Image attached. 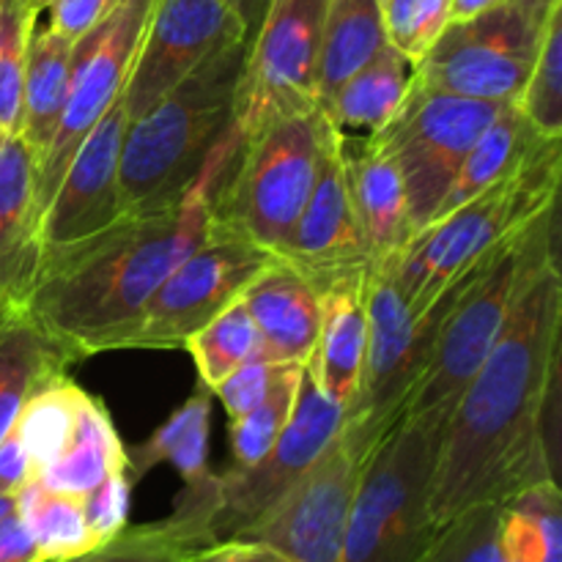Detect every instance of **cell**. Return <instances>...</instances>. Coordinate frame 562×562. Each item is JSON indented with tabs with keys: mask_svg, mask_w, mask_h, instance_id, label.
Wrapping results in <instances>:
<instances>
[{
	"mask_svg": "<svg viewBox=\"0 0 562 562\" xmlns=\"http://www.w3.org/2000/svg\"><path fill=\"white\" fill-rule=\"evenodd\" d=\"M86 398V390L77 387L64 371L44 379L33 390L31 398L25 401V406H22L20 417L14 423V431L20 434L22 445H25L27 456H31L33 475L36 477L71 442Z\"/></svg>",
	"mask_w": 562,
	"mask_h": 562,
	"instance_id": "f546056e",
	"label": "cell"
},
{
	"mask_svg": "<svg viewBox=\"0 0 562 562\" xmlns=\"http://www.w3.org/2000/svg\"><path fill=\"white\" fill-rule=\"evenodd\" d=\"M366 280L368 274L322 291V327L311 360L305 362L313 384L346 412L355 406L360 393L362 362H366Z\"/></svg>",
	"mask_w": 562,
	"mask_h": 562,
	"instance_id": "7402d4cb",
	"label": "cell"
},
{
	"mask_svg": "<svg viewBox=\"0 0 562 562\" xmlns=\"http://www.w3.org/2000/svg\"><path fill=\"white\" fill-rule=\"evenodd\" d=\"M36 22L38 11L25 0H0V126L9 135L20 130L27 44Z\"/></svg>",
	"mask_w": 562,
	"mask_h": 562,
	"instance_id": "d590c367",
	"label": "cell"
},
{
	"mask_svg": "<svg viewBox=\"0 0 562 562\" xmlns=\"http://www.w3.org/2000/svg\"><path fill=\"white\" fill-rule=\"evenodd\" d=\"M36 157L20 135L0 148V307H22L38 267Z\"/></svg>",
	"mask_w": 562,
	"mask_h": 562,
	"instance_id": "ffe728a7",
	"label": "cell"
},
{
	"mask_svg": "<svg viewBox=\"0 0 562 562\" xmlns=\"http://www.w3.org/2000/svg\"><path fill=\"white\" fill-rule=\"evenodd\" d=\"M209 417H212V390L201 384L195 395L184 401L146 442L126 448V472L132 483L146 477L154 467L173 464L184 486L209 475Z\"/></svg>",
	"mask_w": 562,
	"mask_h": 562,
	"instance_id": "4316f807",
	"label": "cell"
},
{
	"mask_svg": "<svg viewBox=\"0 0 562 562\" xmlns=\"http://www.w3.org/2000/svg\"><path fill=\"white\" fill-rule=\"evenodd\" d=\"M387 47L379 0H327L318 49V108Z\"/></svg>",
	"mask_w": 562,
	"mask_h": 562,
	"instance_id": "484cf974",
	"label": "cell"
},
{
	"mask_svg": "<svg viewBox=\"0 0 562 562\" xmlns=\"http://www.w3.org/2000/svg\"><path fill=\"white\" fill-rule=\"evenodd\" d=\"M261 338V360L305 366L322 327V291L283 258H274L241 294Z\"/></svg>",
	"mask_w": 562,
	"mask_h": 562,
	"instance_id": "d6986e66",
	"label": "cell"
},
{
	"mask_svg": "<svg viewBox=\"0 0 562 562\" xmlns=\"http://www.w3.org/2000/svg\"><path fill=\"white\" fill-rule=\"evenodd\" d=\"M14 510V497H5V494H0V519H3L5 514H11Z\"/></svg>",
	"mask_w": 562,
	"mask_h": 562,
	"instance_id": "c3c4849f",
	"label": "cell"
},
{
	"mask_svg": "<svg viewBox=\"0 0 562 562\" xmlns=\"http://www.w3.org/2000/svg\"><path fill=\"white\" fill-rule=\"evenodd\" d=\"M344 420V406L327 398L307 371L302 373L291 420L272 450L256 464L234 467L225 475H217V499L209 519L212 543L245 536L322 456Z\"/></svg>",
	"mask_w": 562,
	"mask_h": 562,
	"instance_id": "9a60e30c",
	"label": "cell"
},
{
	"mask_svg": "<svg viewBox=\"0 0 562 562\" xmlns=\"http://www.w3.org/2000/svg\"><path fill=\"white\" fill-rule=\"evenodd\" d=\"M327 0H272L252 33L234 104L236 140L318 108V49Z\"/></svg>",
	"mask_w": 562,
	"mask_h": 562,
	"instance_id": "9c48e42d",
	"label": "cell"
},
{
	"mask_svg": "<svg viewBox=\"0 0 562 562\" xmlns=\"http://www.w3.org/2000/svg\"><path fill=\"white\" fill-rule=\"evenodd\" d=\"M5 137H9V132H5V130H3V126H0V148H3Z\"/></svg>",
	"mask_w": 562,
	"mask_h": 562,
	"instance_id": "f907efd6",
	"label": "cell"
},
{
	"mask_svg": "<svg viewBox=\"0 0 562 562\" xmlns=\"http://www.w3.org/2000/svg\"><path fill=\"white\" fill-rule=\"evenodd\" d=\"M412 77H415V66L387 44L371 64L351 75L318 110L338 130L366 126L368 132H376L398 113L409 93Z\"/></svg>",
	"mask_w": 562,
	"mask_h": 562,
	"instance_id": "f1b7e54d",
	"label": "cell"
},
{
	"mask_svg": "<svg viewBox=\"0 0 562 562\" xmlns=\"http://www.w3.org/2000/svg\"><path fill=\"white\" fill-rule=\"evenodd\" d=\"M33 477L36 475H33L31 456H27L20 434L11 428V431L0 439V494L16 497Z\"/></svg>",
	"mask_w": 562,
	"mask_h": 562,
	"instance_id": "b9f144b4",
	"label": "cell"
},
{
	"mask_svg": "<svg viewBox=\"0 0 562 562\" xmlns=\"http://www.w3.org/2000/svg\"><path fill=\"white\" fill-rule=\"evenodd\" d=\"M234 38L250 36L245 22L223 0H154L121 91L126 121L140 119L176 82Z\"/></svg>",
	"mask_w": 562,
	"mask_h": 562,
	"instance_id": "2e32d148",
	"label": "cell"
},
{
	"mask_svg": "<svg viewBox=\"0 0 562 562\" xmlns=\"http://www.w3.org/2000/svg\"><path fill=\"white\" fill-rule=\"evenodd\" d=\"M124 104L119 102L97 121L66 165L58 190L38 220V261L75 247L110 228L124 214L119 184L121 143L126 132Z\"/></svg>",
	"mask_w": 562,
	"mask_h": 562,
	"instance_id": "e0dca14e",
	"label": "cell"
},
{
	"mask_svg": "<svg viewBox=\"0 0 562 562\" xmlns=\"http://www.w3.org/2000/svg\"><path fill=\"white\" fill-rule=\"evenodd\" d=\"M560 324L554 258L521 291L503 335L450 412L431 483L437 527L477 505H505L554 477L547 417L558 393Z\"/></svg>",
	"mask_w": 562,
	"mask_h": 562,
	"instance_id": "6da1fadb",
	"label": "cell"
},
{
	"mask_svg": "<svg viewBox=\"0 0 562 562\" xmlns=\"http://www.w3.org/2000/svg\"><path fill=\"white\" fill-rule=\"evenodd\" d=\"M121 470H126V448L121 445L104 401L88 395L71 442L36 481L53 492L82 497Z\"/></svg>",
	"mask_w": 562,
	"mask_h": 562,
	"instance_id": "83f0119b",
	"label": "cell"
},
{
	"mask_svg": "<svg viewBox=\"0 0 562 562\" xmlns=\"http://www.w3.org/2000/svg\"><path fill=\"white\" fill-rule=\"evenodd\" d=\"M508 3L514 5L519 14H525L530 22L543 25V22H547V16L558 9L562 0H508Z\"/></svg>",
	"mask_w": 562,
	"mask_h": 562,
	"instance_id": "7dc6e473",
	"label": "cell"
},
{
	"mask_svg": "<svg viewBox=\"0 0 562 562\" xmlns=\"http://www.w3.org/2000/svg\"><path fill=\"white\" fill-rule=\"evenodd\" d=\"M450 415H401L360 472L344 562H415L439 527L431 483Z\"/></svg>",
	"mask_w": 562,
	"mask_h": 562,
	"instance_id": "8992f818",
	"label": "cell"
},
{
	"mask_svg": "<svg viewBox=\"0 0 562 562\" xmlns=\"http://www.w3.org/2000/svg\"><path fill=\"white\" fill-rule=\"evenodd\" d=\"M0 562H47L16 510L0 519Z\"/></svg>",
	"mask_w": 562,
	"mask_h": 562,
	"instance_id": "ee69618b",
	"label": "cell"
},
{
	"mask_svg": "<svg viewBox=\"0 0 562 562\" xmlns=\"http://www.w3.org/2000/svg\"><path fill=\"white\" fill-rule=\"evenodd\" d=\"M560 176L562 137H547L508 179L434 220L395 256L384 258L412 313L420 318L450 283L464 278L499 241L552 209Z\"/></svg>",
	"mask_w": 562,
	"mask_h": 562,
	"instance_id": "5b68a950",
	"label": "cell"
},
{
	"mask_svg": "<svg viewBox=\"0 0 562 562\" xmlns=\"http://www.w3.org/2000/svg\"><path fill=\"white\" fill-rule=\"evenodd\" d=\"M274 258L256 241L212 223L206 239L146 302L124 349H181L190 335L241 300Z\"/></svg>",
	"mask_w": 562,
	"mask_h": 562,
	"instance_id": "30bf717a",
	"label": "cell"
},
{
	"mask_svg": "<svg viewBox=\"0 0 562 562\" xmlns=\"http://www.w3.org/2000/svg\"><path fill=\"white\" fill-rule=\"evenodd\" d=\"M340 159L362 239L371 261L379 263L412 239L404 181L393 159L371 137L355 140L340 130Z\"/></svg>",
	"mask_w": 562,
	"mask_h": 562,
	"instance_id": "44dd1931",
	"label": "cell"
},
{
	"mask_svg": "<svg viewBox=\"0 0 562 562\" xmlns=\"http://www.w3.org/2000/svg\"><path fill=\"white\" fill-rule=\"evenodd\" d=\"M390 47L420 64L450 25V0H379Z\"/></svg>",
	"mask_w": 562,
	"mask_h": 562,
	"instance_id": "74e56055",
	"label": "cell"
},
{
	"mask_svg": "<svg viewBox=\"0 0 562 562\" xmlns=\"http://www.w3.org/2000/svg\"><path fill=\"white\" fill-rule=\"evenodd\" d=\"M503 505H477L442 525L415 562H505L499 547Z\"/></svg>",
	"mask_w": 562,
	"mask_h": 562,
	"instance_id": "8d00e7d4",
	"label": "cell"
},
{
	"mask_svg": "<svg viewBox=\"0 0 562 562\" xmlns=\"http://www.w3.org/2000/svg\"><path fill=\"white\" fill-rule=\"evenodd\" d=\"M250 38H234L176 82L151 110L130 121L121 143L124 212L173 206L234 126V104Z\"/></svg>",
	"mask_w": 562,
	"mask_h": 562,
	"instance_id": "277c9868",
	"label": "cell"
},
{
	"mask_svg": "<svg viewBox=\"0 0 562 562\" xmlns=\"http://www.w3.org/2000/svg\"><path fill=\"white\" fill-rule=\"evenodd\" d=\"M14 510L47 562L77 560L99 547L86 521L82 499L75 494L53 492L33 477L14 497Z\"/></svg>",
	"mask_w": 562,
	"mask_h": 562,
	"instance_id": "4dcf8cb0",
	"label": "cell"
},
{
	"mask_svg": "<svg viewBox=\"0 0 562 562\" xmlns=\"http://www.w3.org/2000/svg\"><path fill=\"white\" fill-rule=\"evenodd\" d=\"M223 3L228 5V9L236 11V16L245 22L247 36L252 38V33H256L258 25H261L263 14H267V9L272 0H223Z\"/></svg>",
	"mask_w": 562,
	"mask_h": 562,
	"instance_id": "f6af8a7d",
	"label": "cell"
},
{
	"mask_svg": "<svg viewBox=\"0 0 562 562\" xmlns=\"http://www.w3.org/2000/svg\"><path fill=\"white\" fill-rule=\"evenodd\" d=\"M329 126L316 108L236 140L214 184L212 223L280 258L316 184Z\"/></svg>",
	"mask_w": 562,
	"mask_h": 562,
	"instance_id": "52a82bcc",
	"label": "cell"
},
{
	"mask_svg": "<svg viewBox=\"0 0 562 562\" xmlns=\"http://www.w3.org/2000/svg\"><path fill=\"white\" fill-rule=\"evenodd\" d=\"M119 0H49L44 5L47 25L66 38H80L88 27L97 25Z\"/></svg>",
	"mask_w": 562,
	"mask_h": 562,
	"instance_id": "60d3db41",
	"label": "cell"
},
{
	"mask_svg": "<svg viewBox=\"0 0 562 562\" xmlns=\"http://www.w3.org/2000/svg\"><path fill=\"white\" fill-rule=\"evenodd\" d=\"M234 148L228 132L173 206L124 212L91 239L38 261L22 311L71 362L124 349L154 291L206 239L214 184Z\"/></svg>",
	"mask_w": 562,
	"mask_h": 562,
	"instance_id": "7a4b0ae2",
	"label": "cell"
},
{
	"mask_svg": "<svg viewBox=\"0 0 562 562\" xmlns=\"http://www.w3.org/2000/svg\"><path fill=\"white\" fill-rule=\"evenodd\" d=\"M558 203L499 241L464 278L450 283L417 318L428 335L426 368L404 406V415H450L494 349L538 269L554 261Z\"/></svg>",
	"mask_w": 562,
	"mask_h": 562,
	"instance_id": "3957f363",
	"label": "cell"
},
{
	"mask_svg": "<svg viewBox=\"0 0 562 562\" xmlns=\"http://www.w3.org/2000/svg\"><path fill=\"white\" fill-rule=\"evenodd\" d=\"M280 258L300 269L318 291L371 272V252L362 239L346 184L338 126H329L316 184Z\"/></svg>",
	"mask_w": 562,
	"mask_h": 562,
	"instance_id": "ac0fdd59",
	"label": "cell"
},
{
	"mask_svg": "<svg viewBox=\"0 0 562 562\" xmlns=\"http://www.w3.org/2000/svg\"><path fill=\"white\" fill-rule=\"evenodd\" d=\"M366 313L368 346L362 382L344 423L362 442L376 448L379 439L404 415L406 401L426 368L431 340L395 285L387 261L373 263L368 272Z\"/></svg>",
	"mask_w": 562,
	"mask_h": 562,
	"instance_id": "5bb4252c",
	"label": "cell"
},
{
	"mask_svg": "<svg viewBox=\"0 0 562 562\" xmlns=\"http://www.w3.org/2000/svg\"><path fill=\"white\" fill-rule=\"evenodd\" d=\"M371 450L344 423L300 481L239 541L263 543L294 562H344L351 503Z\"/></svg>",
	"mask_w": 562,
	"mask_h": 562,
	"instance_id": "7c38bea8",
	"label": "cell"
},
{
	"mask_svg": "<svg viewBox=\"0 0 562 562\" xmlns=\"http://www.w3.org/2000/svg\"><path fill=\"white\" fill-rule=\"evenodd\" d=\"M503 104L423 88L412 80L398 113L371 132V140L398 168L412 236L437 214L461 162Z\"/></svg>",
	"mask_w": 562,
	"mask_h": 562,
	"instance_id": "ba28073f",
	"label": "cell"
},
{
	"mask_svg": "<svg viewBox=\"0 0 562 562\" xmlns=\"http://www.w3.org/2000/svg\"><path fill=\"white\" fill-rule=\"evenodd\" d=\"M71 366L58 344L22 307H0V439L44 379Z\"/></svg>",
	"mask_w": 562,
	"mask_h": 562,
	"instance_id": "603a6c76",
	"label": "cell"
},
{
	"mask_svg": "<svg viewBox=\"0 0 562 562\" xmlns=\"http://www.w3.org/2000/svg\"><path fill=\"white\" fill-rule=\"evenodd\" d=\"M302 373H305V366H280L267 398L256 409L247 412L241 420L228 423L231 450H234L236 467L256 464L278 442L280 434L289 426L291 412H294Z\"/></svg>",
	"mask_w": 562,
	"mask_h": 562,
	"instance_id": "d6a6232c",
	"label": "cell"
},
{
	"mask_svg": "<svg viewBox=\"0 0 562 562\" xmlns=\"http://www.w3.org/2000/svg\"><path fill=\"white\" fill-rule=\"evenodd\" d=\"M278 362H267L261 360V357H256V360L236 368L231 376H225L223 382L212 390V395H217L220 404L228 412L231 423L241 420L247 412H252L263 398H267L269 387H272L274 376H278Z\"/></svg>",
	"mask_w": 562,
	"mask_h": 562,
	"instance_id": "ab89813d",
	"label": "cell"
},
{
	"mask_svg": "<svg viewBox=\"0 0 562 562\" xmlns=\"http://www.w3.org/2000/svg\"><path fill=\"white\" fill-rule=\"evenodd\" d=\"M187 562H294L285 554L274 552V549L263 547L256 541H223L212 543V547L195 549Z\"/></svg>",
	"mask_w": 562,
	"mask_h": 562,
	"instance_id": "7bdbcfd3",
	"label": "cell"
},
{
	"mask_svg": "<svg viewBox=\"0 0 562 562\" xmlns=\"http://www.w3.org/2000/svg\"><path fill=\"white\" fill-rule=\"evenodd\" d=\"M71 44H75L71 38L60 36L49 25H38V22L31 33V44H27L16 135L25 140L36 162L47 151L60 115H64L66 93H69Z\"/></svg>",
	"mask_w": 562,
	"mask_h": 562,
	"instance_id": "cb8c5ba5",
	"label": "cell"
},
{
	"mask_svg": "<svg viewBox=\"0 0 562 562\" xmlns=\"http://www.w3.org/2000/svg\"><path fill=\"white\" fill-rule=\"evenodd\" d=\"M516 108L543 137H562V3L543 22V38Z\"/></svg>",
	"mask_w": 562,
	"mask_h": 562,
	"instance_id": "836d02e7",
	"label": "cell"
},
{
	"mask_svg": "<svg viewBox=\"0 0 562 562\" xmlns=\"http://www.w3.org/2000/svg\"><path fill=\"white\" fill-rule=\"evenodd\" d=\"M503 3H508V0H450V22L472 20V16L486 14Z\"/></svg>",
	"mask_w": 562,
	"mask_h": 562,
	"instance_id": "bcb514c9",
	"label": "cell"
},
{
	"mask_svg": "<svg viewBox=\"0 0 562 562\" xmlns=\"http://www.w3.org/2000/svg\"><path fill=\"white\" fill-rule=\"evenodd\" d=\"M541 140H547V137L538 135V132L532 130L530 121L521 115V110L516 108L514 102L503 104L499 113L494 115L492 124L486 126V132L477 137V143L464 157V162H461L450 190L445 192L434 220L445 217V214H450L453 209H459L461 203L472 201V198L481 195L483 190L508 179V176L536 151V146Z\"/></svg>",
	"mask_w": 562,
	"mask_h": 562,
	"instance_id": "d4e9b609",
	"label": "cell"
},
{
	"mask_svg": "<svg viewBox=\"0 0 562 562\" xmlns=\"http://www.w3.org/2000/svg\"><path fill=\"white\" fill-rule=\"evenodd\" d=\"M82 510L91 527L97 543L110 541L130 525V503H132V477L130 472L121 470L104 477L99 486L82 494Z\"/></svg>",
	"mask_w": 562,
	"mask_h": 562,
	"instance_id": "f35d334b",
	"label": "cell"
},
{
	"mask_svg": "<svg viewBox=\"0 0 562 562\" xmlns=\"http://www.w3.org/2000/svg\"><path fill=\"white\" fill-rule=\"evenodd\" d=\"M154 0H119L102 20L71 44L69 93L47 151L36 162V203L44 212L66 165L97 121L121 99L140 47Z\"/></svg>",
	"mask_w": 562,
	"mask_h": 562,
	"instance_id": "8fae6325",
	"label": "cell"
},
{
	"mask_svg": "<svg viewBox=\"0 0 562 562\" xmlns=\"http://www.w3.org/2000/svg\"><path fill=\"white\" fill-rule=\"evenodd\" d=\"M203 547L206 543L170 514L154 525H126L119 536L69 562H187L195 549Z\"/></svg>",
	"mask_w": 562,
	"mask_h": 562,
	"instance_id": "e575fe53",
	"label": "cell"
},
{
	"mask_svg": "<svg viewBox=\"0 0 562 562\" xmlns=\"http://www.w3.org/2000/svg\"><path fill=\"white\" fill-rule=\"evenodd\" d=\"M543 25L510 3L472 20L450 22L412 80L423 88L481 102H516L541 49Z\"/></svg>",
	"mask_w": 562,
	"mask_h": 562,
	"instance_id": "4fadbf2b",
	"label": "cell"
},
{
	"mask_svg": "<svg viewBox=\"0 0 562 562\" xmlns=\"http://www.w3.org/2000/svg\"><path fill=\"white\" fill-rule=\"evenodd\" d=\"M181 349L190 351L192 360H195L201 384L214 390L236 368L261 357V338H258V329L247 313L245 302L236 300L220 316H214L206 327L190 335Z\"/></svg>",
	"mask_w": 562,
	"mask_h": 562,
	"instance_id": "1f68e13d",
	"label": "cell"
},
{
	"mask_svg": "<svg viewBox=\"0 0 562 562\" xmlns=\"http://www.w3.org/2000/svg\"><path fill=\"white\" fill-rule=\"evenodd\" d=\"M25 3H27V5H31V9H36V11H38V14H42V11H44V5H47V3H49V0H25Z\"/></svg>",
	"mask_w": 562,
	"mask_h": 562,
	"instance_id": "681fc988",
	"label": "cell"
}]
</instances>
